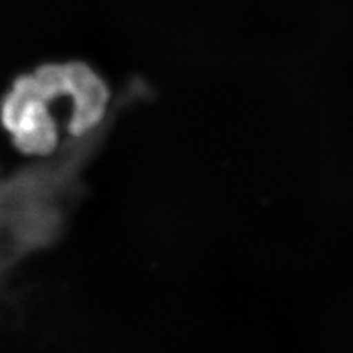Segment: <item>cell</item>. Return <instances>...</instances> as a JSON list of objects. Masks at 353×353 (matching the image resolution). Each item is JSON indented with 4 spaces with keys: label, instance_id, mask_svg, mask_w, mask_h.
<instances>
[{
    "label": "cell",
    "instance_id": "obj_1",
    "mask_svg": "<svg viewBox=\"0 0 353 353\" xmlns=\"http://www.w3.org/2000/svg\"><path fill=\"white\" fill-rule=\"evenodd\" d=\"M32 75L50 101L68 99L71 114L66 119V130L74 137L97 128L112 108L109 106L110 96L106 83L83 62L48 63L37 68Z\"/></svg>",
    "mask_w": 353,
    "mask_h": 353
},
{
    "label": "cell",
    "instance_id": "obj_2",
    "mask_svg": "<svg viewBox=\"0 0 353 353\" xmlns=\"http://www.w3.org/2000/svg\"><path fill=\"white\" fill-rule=\"evenodd\" d=\"M0 121L21 152L50 154L58 149V123L32 74L18 77L9 87L0 102Z\"/></svg>",
    "mask_w": 353,
    "mask_h": 353
}]
</instances>
